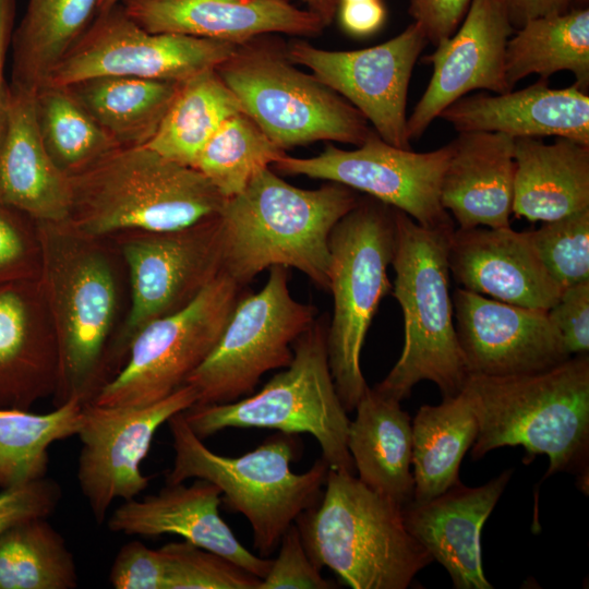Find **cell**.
<instances>
[{
    "label": "cell",
    "instance_id": "obj_23",
    "mask_svg": "<svg viewBox=\"0 0 589 589\" xmlns=\"http://www.w3.org/2000/svg\"><path fill=\"white\" fill-rule=\"evenodd\" d=\"M513 474L504 470L480 486L460 481L444 493L402 508L410 534L448 573L456 589H492L481 555V530Z\"/></svg>",
    "mask_w": 589,
    "mask_h": 589
},
{
    "label": "cell",
    "instance_id": "obj_12",
    "mask_svg": "<svg viewBox=\"0 0 589 589\" xmlns=\"http://www.w3.org/2000/svg\"><path fill=\"white\" fill-rule=\"evenodd\" d=\"M240 288L221 272L187 306L142 327L123 366L92 402L146 406L183 386L219 339Z\"/></svg>",
    "mask_w": 589,
    "mask_h": 589
},
{
    "label": "cell",
    "instance_id": "obj_3",
    "mask_svg": "<svg viewBox=\"0 0 589 589\" xmlns=\"http://www.w3.org/2000/svg\"><path fill=\"white\" fill-rule=\"evenodd\" d=\"M462 390L478 420L473 459L503 446H521L530 457L548 456L544 478L570 472L588 489V353L534 373L469 375Z\"/></svg>",
    "mask_w": 589,
    "mask_h": 589
},
{
    "label": "cell",
    "instance_id": "obj_19",
    "mask_svg": "<svg viewBox=\"0 0 589 589\" xmlns=\"http://www.w3.org/2000/svg\"><path fill=\"white\" fill-rule=\"evenodd\" d=\"M500 0H471L462 24L423 61L433 65L430 83L407 118L408 139H419L449 105L472 91L503 94L505 52L514 34Z\"/></svg>",
    "mask_w": 589,
    "mask_h": 589
},
{
    "label": "cell",
    "instance_id": "obj_5",
    "mask_svg": "<svg viewBox=\"0 0 589 589\" xmlns=\"http://www.w3.org/2000/svg\"><path fill=\"white\" fill-rule=\"evenodd\" d=\"M322 498L296 520L312 563L352 589H406L433 562L402 508L354 474L328 469Z\"/></svg>",
    "mask_w": 589,
    "mask_h": 589
},
{
    "label": "cell",
    "instance_id": "obj_22",
    "mask_svg": "<svg viewBox=\"0 0 589 589\" xmlns=\"http://www.w3.org/2000/svg\"><path fill=\"white\" fill-rule=\"evenodd\" d=\"M127 14L151 33H168L241 45L281 33L320 35L325 25L286 0H122Z\"/></svg>",
    "mask_w": 589,
    "mask_h": 589
},
{
    "label": "cell",
    "instance_id": "obj_8",
    "mask_svg": "<svg viewBox=\"0 0 589 589\" xmlns=\"http://www.w3.org/2000/svg\"><path fill=\"white\" fill-rule=\"evenodd\" d=\"M292 350L290 364L260 392L229 402L193 405L183 411L184 419L202 440L228 428L309 433L329 469L354 474L347 446L350 420L329 370L326 330L314 323Z\"/></svg>",
    "mask_w": 589,
    "mask_h": 589
},
{
    "label": "cell",
    "instance_id": "obj_33",
    "mask_svg": "<svg viewBox=\"0 0 589 589\" xmlns=\"http://www.w3.org/2000/svg\"><path fill=\"white\" fill-rule=\"evenodd\" d=\"M569 71L574 85L587 92L589 86V10L573 9L539 16L515 31L506 45L505 75L513 91L520 80L538 74L548 79Z\"/></svg>",
    "mask_w": 589,
    "mask_h": 589
},
{
    "label": "cell",
    "instance_id": "obj_52",
    "mask_svg": "<svg viewBox=\"0 0 589 589\" xmlns=\"http://www.w3.org/2000/svg\"><path fill=\"white\" fill-rule=\"evenodd\" d=\"M356 1H366V0H341V2H356Z\"/></svg>",
    "mask_w": 589,
    "mask_h": 589
},
{
    "label": "cell",
    "instance_id": "obj_30",
    "mask_svg": "<svg viewBox=\"0 0 589 589\" xmlns=\"http://www.w3.org/2000/svg\"><path fill=\"white\" fill-rule=\"evenodd\" d=\"M98 0H27L14 27L10 87L36 94L87 31Z\"/></svg>",
    "mask_w": 589,
    "mask_h": 589
},
{
    "label": "cell",
    "instance_id": "obj_42",
    "mask_svg": "<svg viewBox=\"0 0 589 589\" xmlns=\"http://www.w3.org/2000/svg\"><path fill=\"white\" fill-rule=\"evenodd\" d=\"M279 552L272 561L259 589H329L333 584L323 578L309 557L297 525L292 524L281 537Z\"/></svg>",
    "mask_w": 589,
    "mask_h": 589
},
{
    "label": "cell",
    "instance_id": "obj_7",
    "mask_svg": "<svg viewBox=\"0 0 589 589\" xmlns=\"http://www.w3.org/2000/svg\"><path fill=\"white\" fill-rule=\"evenodd\" d=\"M175 450L167 483L204 479L214 483L227 505L241 513L253 532L254 548L267 557L286 530L321 496L328 466L323 458L303 473L290 468L293 442L288 434L275 435L241 456L211 450L190 428L183 411L168 421Z\"/></svg>",
    "mask_w": 589,
    "mask_h": 589
},
{
    "label": "cell",
    "instance_id": "obj_10",
    "mask_svg": "<svg viewBox=\"0 0 589 589\" xmlns=\"http://www.w3.org/2000/svg\"><path fill=\"white\" fill-rule=\"evenodd\" d=\"M261 37L215 68L242 111L284 151L316 141L361 145L373 132L363 115Z\"/></svg>",
    "mask_w": 589,
    "mask_h": 589
},
{
    "label": "cell",
    "instance_id": "obj_39",
    "mask_svg": "<svg viewBox=\"0 0 589 589\" xmlns=\"http://www.w3.org/2000/svg\"><path fill=\"white\" fill-rule=\"evenodd\" d=\"M166 564V589H259L261 578L223 555L188 541L159 548Z\"/></svg>",
    "mask_w": 589,
    "mask_h": 589
},
{
    "label": "cell",
    "instance_id": "obj_45",
    "mask_svg": "<svg viewBox=\"0 0 589 589\" xmlns=\"http://www.w3.org/2000/svg\"><path fill=\"white\" fill-rule=\"evenodd\" d=\"M570 356L589 350V280L565 288L546 311Z\"/></svg>",
    "mask_w": 589,
    "mask_h": 589
},
{
    "label": "cell",
    "instance_id": "obj_25",
    "mask_svg": "<svg viewBox=\"0 0 589 589\" xmlns=\"http://www.w3.org/2000/svg\"><path fill=\"white\" fill-rule=\"evenodd\" d=\"M438 118L458 132H497L513 139L556 136L589 145V96L574 84L552 88L539 80L516 92L464 96Z\"/></svg>",
    "mask_w": 589,
    "mask_h": 589
},
{
    "label": "cell",
    "instance_id": "obj_37",
    "mask_svg": "<svg viewBox=\"0 0 589 589\" xmlns=\"http://www.w3.org/2000/svg\"><path fill=\"white\" fill-rule=\"evenodd\" d=\"M35 117L47 154L69 178L121 147L65 86L47 84L38 89L35 94Z\"/></svg>",
    "mask_w": 589,
    "mask_h": 589
},
{
    "label": "cell",
    "instance_id": "obj_9",
    "mask_svg": "<svg viewBox=\"0 0 589 589\" xmlns=\"http://www.w3.org/2000/svg\"><path fill=\"white\" fill-rule=\"evenodd\" d=\"M396 243L394 208L359 200L329 236L328 289L334 313L326 330L329 370L347 412L368 388L360 357L381 300L392 290L387 268Z\"/></svg>",
    "mask_w": 589,
    "mask_h": 589
},
{
    "label": "cell",
    "instance_id": "obj_20",
    "mask_svg": "<svg viewBox=\"0 0 589 589\" xmlns=\"http://www.w3.org/2000/svg\"><path fill=\"white\" fill-rule=\"evenodd\" d=\"M448 267L461 288L529 309L548 311L564 290L546 271L528 231L509 226L455 228Z\"/></svg>",
    "mask_w": 589,
    "mask_h": 589
},
{
    "label": "cell",
    "instance_id": "obj_34",
    "mask_svg": "<svg viewBox=\"0 0 589 589\" xmlns=\"http://www.w3.org/2000/svg\"><path fill=\"white\" fill-rule=\"evenodd\" d=\"M241 105L216 69L181 83L156 134L146 146L181 165L195 168L205 144Z\"/></svg>",
    "mask_w": 589,
    "mask_h": 589
},
{
    "label": "cell",
    "instance_id": "obj_27",
    "mask_svg": "<svg viewBox=\"0 0 589 589\" xmlns=\"http://www.w3.org/2000/svg\"><path fill=\"white\" fill-rule=\"evenodd\" d=\"M0 204L37 221H64L71 204L70 179L41 142L35 95L10 87L0 141Z\"/></svg>",
    "mask_w": 589,
    "mask_h": 589
},
{
    "label": "cell",
    "instance_id": "obj_21",
    "mask_svg": "<svg viewBox=\"0 0 589 589\" xmlns=\"http://www.w3.org/2000/svg\"><path fill=\"white\" fill-rule=\"evenodd\" d=\"M59 346L38 279L0 281V407L28 410L55 395Z\"/></svg>",
    "mask_w": 589,
    "mask_h": 589
},
{
    "label": "cell",
    "instance_id": "obj_1",
    "mask_svg": "<svg viewBox=\"0 0 589 589\" xmlns=\"http://www.w3.org/2000/svg\"><path fill=\"white\" fill-rule=\"evenodd\" d=\"M38 277L56 332L60 372L55 406L92 402L127 360L129 271L110 236L83 233L68 221H37Z\"/></svg>",
    "mask_w": 589,
    "mask_h": 589
},
{
    "label": "cell",
    "instance_id": "obj_40",
    "mask_svg": "<svg viewBox=\"0 0 589 589\" xmlns=\"http://www.w3.org/2000/svg\"><path fill=\"white\" fill-rule=\"evenodd\" d=\"M553 279L563 288L589 280V208L528 231Z\"/></svg>",
    "mask_w": 589,
    "mask_h": 589
},
{
    "label": "cell",
    "instance_id": "obj_24",
    "mask_svg": "<svg viewBox=\"0 0 589 589\" xmlns=\"http://www.w3.org/2000/svg\"><path fill=\"white\" fill-rule=\"evenodd\" d=\"M220 490L211 481L195 479L169 484L142 500H128L107 520L115 533L157 537L180 536L184 541L212 551L264 578L272 561L244 548L219 514Z\"/></svg>",
    "mask_w": 589,
    "mask_h": 589
},
{
    "label": "cell",
    "instance_id": "obj_51",
    "mask_svg": "<svg viewBox=\"0 0 589 589\" xmlns=\"http://www.w3.org/2000/svg\"><path fill=\"white\" fill-rule=\"evenodd\" d=\"M122 0H98L97 5V13L108 10L117 4H119Z\"/></svg>",
    "mask_w": 589,
    "mask_h": 589
},
{
    "label": "cell",
    "instance_id": "obj_28",
    "mask_svg": "<svg viewBox=\"0 0 589 589\" xmlns=\"http://www.w3.org/2000/svg\"><path fill=\"white\" fill-rule=\"evenodd\" d=\"M512 213L552 221L589 208V145L566 137L545 144L515 139Z\"/></svg>",
    "mask_w": 589,
    "mask_h": 589
},
{
    "label": "cell",
    "instance_id": "obj_15",
    "mask_svg": "<svg viewBox=\"0 0 589 589\" xmlns=\"http://www.w3.org/2000/svg\"><path fill=\"white\" fill-rule=\"evenodd\" d=\"M110 237L129 271L128 356L142 327L187 306L223 272L221 227L216 215L180 229L124 230Z\"/></svg>",
    "mask_w": 589,
    "mask_h": 589
},
{
    "label": "cell",
    "instance_id": "obj_14",
    "mask_svg": "<svg viewBox=\"0 0 589 589\" xmlns=\"http://www.w3.org/2000/svg\"><path fill=\"white\" fill-rule=\"evenodd\" d=\"M237 46L180 34L147 32L119 3L96 14L87 31L52 70L47 84L67 86L97 76L184 82L204 70L216 68L235 52Z\"/></svg>",
    "mask_w": 589,
    "mask_h": 589
},
{
    "label": "cell",
    "instance_id": "obj_6",
    "mask_svg": "<svg viewBox=\"0 0 589 589\" xmlns=\"http://www.w3.org/2000/svg\"><path fill=\"white\" fill-rule=\"evenodd\" d=\"M393 296L404 316L402 352L374 388L399 401L416 384L433 382L443 398L458 395L469 371L458 342L449 292L448 245L454 232L429 229L394 208Z\"/></svg>",
    "mask_w": 589,
    "mask_h": 589
},
{
    "label": "cell",
    "instance_id": "obj_26",
    "mask_svg": "<svg viewBox=\"0 0 589 589\" xmlns=\"http://www.w3.org/2000/svg\"><path fill=\"white\" fill-rule=\"evenodd\" d=\"M441 184V203L458 228L507 227L513 205L515 139L459 132Z\"/></svg>",
    "mask_w": 589,
    "mask_h": 589
},
{
    "label": "cell",
    "instance_id": "obj_31",
    "mask_svg": "<svg viewBox=\"0 0 589 589\" xmlns=\"http://www.w3.org/2000/svg\"><path fill=\"white\" fill-rule=\"evenodd\" d=\"M182 82L97 76L65 87L121 147L146 145L156 134Z\"/></svg>",
    "mask_w": 589,
    "mask_h": 589
},
{
    "label": "cell",
    "instance_id": "obj_29",
    "mask_svg": "<svg viewBox=\"0 0 589 589\" xmlns=\"http://www.w3.org/2000/svg\"><path fill=\"white\" fill-rule=\"evenodd\" d=\"M354 410L347 446L357 478L404 508L414 490L411 419L399 400L369 386Z\"/></svg>",
    "mask_w": 589,
    "mask_h": 589
},
{
    "label": "cell",
    "instance_id": "obj_18",
    "mask_svg": "<svg viewBox=\"0 0 589 589\" xmlns=\"http://www.w3.org/2000/svg\"><path fill=\"white\" fill-rule=\"evenodd\" d=\"M452 302L469 375L534 373L572 357L546 311L501 302L461 287L453 292Z\"/></svg>",
    "mask_w": 589,
    "mask_h": 589
},
{
    "label": "cell",
    "instance_id": "obj_38",
    "mask_svg": "<svg viewBox=\"0 0 589 589\" xmlns=\"http://www.w3.org/2000/svg\"><path fill=\"white\" fill-rule=\"evenodd\" d=\"M286 153L244 112L225 120L202 149L195 165L229 199L239 194L262 169Z\"/></svg>",
    "mask_w": 589,
    "mask_h": 589
},
{
    "label": "cell",
    "instance_id": "obj_44",
    "mask_svg": "<svg viewBox=\"0 0 589 589\" xmlns=\"http://www.w3.org/2000/svg\"><path fill=\"white\" fill-rule=\"evenodd\" d=\"M61 495L58 482L46 477L1 489L0 533L26 519L47 518L58 507Z\"/></svg>",
    "mask_w": 589,
    "mask_h": 589
},
{
    "label": "cell",
    "instance_id": "obj_35",
    "mask_svg": "<svg viewBox=\"0 0 589 589\" xmlns=\"http://www.w3.org/2000/svg\"><path fill=\"white\" fill-rule=\"evenodd\" d=\"M82 418L83 404L74 399L47 413L0 407V488L46 477L49 446L76 435Z\"/></svg>",
    "mask_w": 589,
    "mask_h": 589
},
{
    "label": "cell",
    "instance_id": "obj_4",
    "mask_svg": "<svg viewBox=\"0 0 589 589\" xmlns=\"http://www.w3.org/2000/svg\"><path fill=\"white\" fill-rule=\"evenodd\" d=\"M69 179L65 221L98 237L180 229L218 215L226 201L197 169L146 145L118 147Z\"/></svg>",
    "mask_w": 589,
    "mask_h": 589
},
{
    "label": "cell",
    "instance_id": "obj_47",
    "mask_svg": "<svg viewBox=\"0 0 589 589\" xmlns=\"http://www.w3.org/2000/svg\"><path fill=\"white\" fill-rule=\"evenodd\" d=\"M339 13L345 31L357 36L376 32L385 20V9L378 0L341 2Z\"/></svg>",
    "mask_w": 589,
    "mask_h": 589
},
{
    "label": "cell",
    "instance_id": "obj_46",
    "mask_svg": "<svg viewBox=\"0 0 589 589\" xmlns=\"http://www.w3.org/2000/svg\"><path fill=\"white\" fill-rule=\"evenodd\" d=\"M471 0H410L409 12L428 41L436 46L458 28Z\"/></svg>",
    "mask_w": 589,
    "mask_h": 589
},
{
    "label": "cell",
    "instance_id": "obj_2",
    "mask_svg": "<svg viewBox=\"0 0 589 589\" xmlns=\"http://www.w3.org/2000/svg\"><path fill=\"white\" fill-rule=\"evenodd\" d=\"M358 202L339 183L305 190L262 169L218 214L223 272L242 287L264 269L293 267L328 289L330 232Z\"/></svg>",
    "mask_w": 589,
    "mask_h": 589
},
{
    "label": "cell",
    "instance_id": "obj_11",
    "mask_svg": "<svg viewBox=\"0 0 589 589\" xmlns=\"http://www.w3.org/2000/svg\"><path fill=\"white\" fill-rule=\"evenodd\" d=\"M288 281V268L273 266L259 292L238 299L213 350L185 382L197 392L194 405L235 401L252 394L266 372L290 364L315 309L293 299Z\"/></svg>",
    "mask_w": 589,
    "mask_h": 589
},
{
    "label": "cell",
    "instance_id": "obj_16",
    "mask_svg": "<svg viewBox=\"0 0 589 589\" xmlns=\"http://www.w3.org/2000/svg\"><path fill=\"white\" fill-rule=\"evenodd\" d=\"M197 392L184 384L146 406L83 405L77 480L94 518L103 524L117 498H135L149 482L141 469L159 426L196 404Z\"/></svg>",
    "mask_w": 589,
    "mask_h": 589
},
{
    "label": "cell",
    "instance_id": "obj_17",
    "mask_svg": "<svg viewBox=\"0 0 589 589\" xmlns=\"http://www.w3.org/2000/svg\"><path fill=\"white\" fill-rule=\"evenodd\" d=\"M418 24L380 45L358 50H325L294 40L286 53L340 95L371 122L375 133L399 148L411 149L406 103L414 63L426 44Z\"/></svg>",
    "mask_w": 589,
    "mask_h": 589
},
{
    "label": "cell",
    "instance_id": "obj_43",
    "mask_svg": "<svg viewBox=\"0 0 589 589\" xmlns=\"http://www.w3.org/2000/svg\"><path fill=\"white\" fill-rule=\"evenodd\" d=\"M116 589H166V564L160 549L140 541L122 545L109 573Z\"/></svg>",
    "mask_w": 589,
    "mask_h": 589
},
{
    "label": "cell",
    "instance_id": "obj_49",
    "mask_svg": "<svg viewBox=\"0 0 589 589\" xmlns=\"http://www.w3.org/2000/svg\"><path fill=\"white\" fill-rule=\"evenodd\" d=\"M500 2L513 27L518 29L529 20L568 11L570 0H500Z\"/></svg>",
    "mask_w": 589,
    "mask_h": 589
},
{
    "label": "cell",
    "instance_id": "obj_41",
    "mask_svg": "<svg viewBox=\"0 0 589 589\" xmlns=\"http://www.w3.org/2000/svg\"><path fill=\"white\" fill-rule=\"evenodd\" d=\"M40 267L37 220L0 204V281L38 279Z\"/></svg>",
    "mask_w": 589,
    "mask_h": 589
},
{
    "label": "cell",
    "instance_id": "obj_13",
    "mask_svg": "<svg viewBox=\"0 0 589 589\" xmlns=\"http://www.w3.org/2000/svg\"><path fill=\"white\" fill-rule=\"evenodd\" d=\"M450 145L417 153L383 141L375 132L356 149L328 144L317 156H281L272 166L287 175L328 180L411 217L422 227L453 232L455 221L441 203V184Z\"/></svg>",
    "mask_w": 589,
    "mask_h": 589
},
{
    "label": "cell",
    "instance_id": "obj_36",
    "mask_svg": "<svg viewBox=\"0 0 589 589\" xmlns=\"http://www.w3.org/2000/svg\"><path fill=\"white\" fill-rule=\"evenodd\" d=\"M76 564L63 537L32 518L0 533V589H74Z\"/></svg>",
    "mask_w": 589,
    "mask_h": 589
},
{
    "label": "cell",
    "instance_id": "obj_50",
    "mask_svg": "<svg viewBox=\"0 0 589 589\" xmlns=\"http://www.w3.org/2000/svg\"><path fill=\"white\" fill-rule=\"evenodd\" d=\"M293 1V0H286ZM305 4V9L315 14L322 23L328 26L337 10V0H298Z\"/></svg>",
    "mask_w": 589,
    "mask_h": 589
},
{
    "label": "cell",
    "instance_id": "obj_32",
    "mask_svg": "<svg viewBox=\"0 0 589 589\" xmlns=\"http://www.w3.org/2000/svg\"><path fill=\"white\" fill-rule=\"evenodd\" d=\"M413 500L433 498L459 482V466L478 434V420L464 390L423 405L412 421Z\"/></svg>",
    "mask_w": 589,
    "mask_h": 589
},
{
    "label": "cell",
    "instance_id": "obj_48",
    "mask_svg": "<svg viewBox=\"0 0 589 589\" xmlns=\"http://www.w3.org/2000/svg\"><path fill=\"white\" fill-rule=\"evenodd\" d=\"M15 9V0H0V141L5 124L9 95V83L5 81L4 68L14 31Z\"/></svg>",
    "mask_w": 589,
    "mask_h": 589
}]
</instances>
